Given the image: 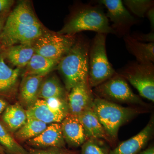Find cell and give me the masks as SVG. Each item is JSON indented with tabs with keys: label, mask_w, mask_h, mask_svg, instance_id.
<instances>
[{
	"label": "cell",
	"mask_w": 154,
	"mask_h": 154,
	"mask_svg": "<svg viewBox=\"0 0 154 154\" xmlns=\"http://www.w3.org/2000/svg\"><path fill=\"white\" fill-rule=\"evenodd\" d=\"M46 76L30 75L23 76L19 87V104L26 110L38 99V94L42 82Z\"/></svg>",
	"instance_id": "5bb4252c"
},
{
	"label": "cell",
	"mask_w": 154,
	"mask_h": 154,
	"mask_svg": "<svg viewBox=\"0 0 154 154\" xmlns=\"http://www.w3.org/2000/svg\"><path fill=\"white\" fill-rule=\"evenodd\" d=\"M45 77L39 88L38 99L45 100L52 97L67 99L68 92L64 85L62 84L56 76H51L46 78Z\"/></svg>",
	"instance_id": "603a6c76"
},
{
	"label": "cell",
	"mask_w": 154,
	"mask_h": 154,
	"mask_svg": "<svg viewBox=\"0 0 154 154\" xmlns=\"http://www.w3.org/2000/svg\"><path fill=\"white\" fill-rule=\"evenodd\" d=\"M118 73L136 89L142 97L154 102V63L131 62Z\"/></svg>",
	"instance_id": "5b68a950"
},
{
	"label": "cell",
	"mask_w": 154,
	"mask_h": 154,
	"mask_svg": "<svg viewBox=\"0 0 154 154\" xmlns=\"http://www.w3.org/2000/svg\"><path fill=\"white\" fill-rule=\"evenodd\" d=\"M44 100L47 105L53 110L68 114L69 107L67 99L60 97H52L45 99Z\"/></svg>",
	"instance_id": "83f0119b"
},
{
	"label": "cell",
	"mask_w": 154,
	"mask_h": 154,
	"mask_svg": "<svg viewBox=\"0 0 154 154\" xmlns=\"http://www.w3.org/2000/svg\"><path fill=\"white\" fill-rule=\"evenodd\" d=\"M59 61L45 57L35 52L25 67L22 77L30 75L46 76L57 68Z\"/></svg>",
	"instance_id": "7402d4cb"
},
{
	"label": "cell",
	"mask_w": 154,
	"mask_h": 154,
	"mask_svg": "<svg viewBox=\"0 0 154 154\" xmlns=\"http://www.w3.org/2000/svg\"><path fill=\"white\" fill-rule=\"evenodd\" d=\"M122 2L129 12L140 18L146 17L148 11L154 7V1L151 0H124Z\"/></svg>",
	"instance_id": "484cf974"
},
{
	"label": "cell",
	"mask_w": 154,
	"mask_h": 154,
	"mask_svg": "<svg viewBox=\"0 0 154 154\" xmlns=\"http://www.w3.org/2000/svg\"><path fill=\"white\" fill-rule=\"evenodd\" d=\"M107 34L96 33L90 44L88 82L91 88L106 82L117 73L107 57Z\"/></svg>",
	"instance_id": "277c9868"
},
{
	"label": "cell",
	"mask_w": 154,
	"mask_h": 154,
	"mask_svg": "<svg viewBox=\"0 0 154 154\" xmlns=\"http://www.w3.org/2000/svg\"><path fill=\"white\" fill-rule=\"evenodd\" d=\"M21 69L10 67L0 50V96L7 99L14 94L18 84Z\"/></svg>",
	"instance_id": "9a60e30c"
},
{
	"label": "cell",
	"mask_w": 154,
	"mask_h": 154,
	"mask_svg": "<svg viewBox=\"0 0 154 154\" xmlns=\"http://www.w3.org/2000/svg\"><path fill=\"white\" fill-rule=\"evenodd\" d=\"M90 44L88 37L77 36L74 44L58 64L57 69L68 93L78 83L88 78Z\"/></svg>",
	"instance_id": "6da1fadb"
},
{
	"label": "cell",
	"mask_w": 154,
	"mask_h": 154,
	"mask_svg": "<svg viewBox=\"0 0 154 154\" xmlns=\"http://www.w3.org/2000/svg\"><path fill=\"white\" fill-rule=\"evenodd\" d=\"M6 22L29 25H42L36 17L31 2L28 1L19 2L10 12Z\"/></svg>",
	"instance_id": "ffe728a7"
},
{
	"label": "cell",
	"mask_w": 154,
	"mask_h": 154,
	"mask_svg": "<svg viewBox=\"0 0 154 154\" xmlns=\"http://www.w3.org/2000/svg\"><path fill=\"white\" fill-rule=\"evenodd\" d=\"M27 119L26 110L19 102L9 105L0 115V121L12 134L24 125Z\"/></svg>",
	"instance_id": "d6986e66"
},
{
	"label": "cell",
	"mask_w": 154,
	"mask_h": 154,
	"mask_svg": "<svg viewBox=\"0 0 154 154\" xmlns=\"http://www.w3.org/2000/svg\"><path fill=\"white\" fill-rule=\"evenodd\" d=\"M0 50L6 61L20 69L26 67L35 53L31 44L18 45Z\"/></svg>",
	"instance_id": "ac0fdd59"
},
{
	"label": "cell",
	"mask_w": 154,
	"mask_h": 154,
	"mask_svg": "<svg viewBox=\"0 0 154 154\" xmlns=\"http://www.w3.org/2000/svg\"><path fill=\"white\" fill-rule=\"evenodd\" d=\"M27 142L31 146L44 149L50 148H63L66 145L60 123L49 124L38 136L27 141Z\"/></svg>",
	"instance_id": "7c38bea8"
},
{
	"label": "cell",
	"mask_w": 154,
	"mask_h": 154,
	"mask_svg": "<svg viewBox=\"0 0 154 154\" xmlns=\"http://www.w3.org/2000/svg\"><path fill=\"white\" fill-rule=\"evenodd\" d=\"M154 118L145 127L133 137L119 144L109 154H138L151 138L154 129Z\"/></svg>",
	"instance_id": "8fae6325"
},
{
	"label": "cell",
	"mask_w": 154,
	"mask_h": 154,
	"mask_svg": "<svg viewBox=\"0 0 154 154\" xmlns=\"http://www.w3.org/2000/svg\"><path fill=\"white\" fill-rule=\"evenodd\" d=\"M138 154H154V146H150L143 151L140 152Z\"/></svg>",
	"instance_id": "e575fe53"
},
{
	"label": "cell",
	"mask_w": 154,
	"mask_h": 154,
	"mask_svg": "<svg viewBox=\"0 0 154 154\" xmlns=\"http://www.w3.org/2000/svg\"><path fill=\"white\" fill-rule=\"evenodd\" d=\"M77 116L88 139H104L110 143L113 142L105 132L92 107L85 110Z\"/></svg>",
	"instance_id": "e0dca14e"
},
{
	"label": "cell",
	"mask_w": 154,
	"mask_h": 154,
	"mask_svg": "<svg viewBox=\"0 0 154 154\" xmlns=\"http://www.w3.org/2000/svg\"><path fill=\"white\" fill-rule=\"evenodd\" d=\"M76 38V35H61L48 30L36 38L32 45L36 53L60 60L73 45Z\"/></svg>",
	"instance_id": "8992f818"
},
{
	"label": "cell",
	"mask_w": 154,
	"mask_h": 154,
	"mask_svg": "<svg viewBox=\"0 0 154 154\" xmlns=\"http://www.w3.org/2000/svg\"><path fill=\"white\" fill-rule=\"evenodd\" d=\"M14 3V0H0V15H8Z\"/></svg>",
	"instance_id": "f546056e"
},
{
	"label": "cell",
	"mask_w": 154,
	"mask_h": 154,
	"mask_svg": "<svg viewBox=\"0 0 154 154\" xmlns=\"http://www.w3.org/2000/svg\"><path fill=\"white\" fill-rule=\"evenodd\" d=\"M85 31L115 35L102 5H80L57 33L61 35L73 36Z\"/></svg>",
	"instance_id": "7a4b0ae2"
},
{
	"label": "cell",
	"mask_w": 154,
	"mask_h": 154,
	"mask_svg": "<svg viewBox=\"0 0 154 154\" xmlns=\"http://www.w3.org/2000/svg\"><path fill=\"white\" fill-rule=\"evenodd\" d=\"M146 17L148 18L152 32H154V8H151L147 13Z\"/></svg>",
	"instance_id": "1f68e13d"
},
{
	"label": "cell",
	"mask_w": 154,
	"mask_h": 154,
	"mask_svg": "<svg viewBox=\"0 0 154 154\" xmlns=\"http://www.w3.org/2000/svg\"><path fill=\"white\" fill-rule=\"evenodd\" d=\"M92 108L112 142L117 140L122 125L145 112L138 108L123 107L98 96L94 98Z\"/></svg>",
	"instance_id": "3957f363"
},
{
	"label": "cell",
	"mask_w": 154,
	"mask_h": 154,
	"mask_svg": "<svg viewBox=\"0 0 154 154\" xmlns=\"http://www.w3.org/2000/svg\"><path fill=\"white\" fill-rule=\"evenodd\" d=\"M8 15H0V38L2 33L6 20Z\"/></svg>",
	"instance_id": "836d02e7"
},
{
	"label": "cell",
	"mask_w": 154,
	"mask_h": 154,
	"mask_svg": "<svg viewBox=\"0 0 154 154\" xmlns=\"http://www.w3.org/2000/svg\"><path fill=\"white\" fill-rule=\"evenodd\" d=\"M28 154H73V153L64 148H50L42 149L30 150Z\"/></svg>",
	"instance_id": "f1b7e54d"
},
{
	"label": "cell",
	"mask_w": 154,
	"mask_h": 154,
	"mask_svg": "<svg viewBox=\"0 0 154 154\" xmlns=\"http://www.w3.org/2000/svg\"><path fill=\"white\" fill-rule=\"evenodd\" d=\"M133 38L140 42H154V32H151L147 34L134 33L131 35Z\"/></svg>",
	"instance_id": "4dcf8cb0"
},
{
	"label": "cell",
	"mask_w": 154,
	"mask_h": 154,
	"mask_svg": "<svg viewBox=\"0 0 154 154\" xmlns=\"http://www.w3.org/2000/svg\"><path fill=\"white\" fill-rule=\"evenodd\" d=\"M47 124L33 118H28L24 125L14 133L15 139L17 141H27L38 136L46 129Z\"/></svg>",
	"instance_id": "cb8c5ba5"
},
{
	"label": "cell",
	"mask_w": 154,
	"mask_h": 154,
	"mask_svg": "<svg viewBox=\"0 0 154 154\" xmlns=\"http://www.w3.org/2000/svg\"><path fill=\"white\" fill-rule=\"evenodd\" d=\"M96 2L105 6L107 9L106 16L112 23L111 27L115 32V35L123 37L129 34L131 28L137 21L122 1L100 0Z\"/></svg>",
	"instance_id": "9c48e42d"
},
{
	"label": "cell",
	"mask_w": 154,
	"mask_h": 154,
	"mask_svg": "<svg viewBox=\"0 0 154 154\" xmlns=\"http://www.w3.org/2000/svg\"><path fill=\"white\" fill-rule=\"evenodd\" d=\"M95 92L98 97L110 102L141 105L144 104L139 96L134 93L126 80L117 72L95 88Z\"/></svg>",
	"instance_id": "52a82bcc"
},
{
	"label": "cell",
	"mask_w": 154,
	"mask_h": 154,
	"mask_svg": "<svg viewBox=\"0 0 154 154\" xmlns=\"http://www.w3.org/2000/svg\"><path fill=\"white\" fill-rule=\"evenodd\" d=\"M0 121V145L10 154H28L14 136Z\"/></svg>",
	"instance_id": "d4e9b609"
},
{
	"label": "cell",
	"mask_w": 154,
	"mask_h": 154,
	"mask_svg": "<svg viewBox=\"0 0 154 154\" xmlns=\"http://www.w3.org/2000/svg\"><path fill=\"white\" fill-rule=\"evenodd\" d=\"M128 51L142 63L154 62V42L144 43L133 38L130 34L123 37Z\"/></svg>",
	"instance_id": "44dd1931"
},
{
	"label": "cell",
	"mask_w": 154,
	"mask_h": 154,
	"mask_svg": "<svg viewBox=\"0 0 154 154\" xmlns=\"http://www.w3.org/2000/svg\"><path fill=\"white\" fill-rule=\"evenodd\" d=\"M61 128L66 143L70 146H82L88 139L78 116L69 113L61 122Z\"/></svg>",
	"instance_id": "4fadbf2b"
},
{
	"label": "cell",
	"mask_w": 154,
	"mask_h": 154,
	"mask_svg": "<svg viewBox=\"0 0 154 154\" xmlns=\"http://www.w3.org/2000/svg\"><path fill=\"white\" fill-rule=\"evenodd\" d=\"M0 154H6L5 149L1 145H0Z\"/></svg>",
	"instance_id": "d590c367"
},
{
	"label": "cell",
	"mask_w": 154,
	"mask_h": 154,
	"mask_svg": "<svg viewBox=\"0 0 154 154\" xmlns=\"http://www.w3.org/2000/svg\"><path fill=\"white\" fill-rule=\"evenodd\" d=\"M43 25L6 23L0 38V49L13 45L31 44L47 31Z\"/></svg>",
	"instance_id": "ba28073f"
},
{
	"label": "cell",
	"mask_w": 154,
	"mask_h": 154,
	"mask_svg": "<svg viewBox=\"0 0 154 154\" xmlns=\"http://www.w3.org/2000/svg\"><path fill=\"white\" fill-rule=\"evenodd\" d=\"M88 79L80 82L71 89L68 95L69 113L78 116L93 107L94 97Z\"/></svg>",
	"instance_id": "30bf717a"
},
{
	"label": "cell",
	"mask_w": 154,
	"mask_h": 154,
	"mask_svg": "<svg viewBox=\"0 0 154 154\" xmlns=\"http://www.w3.org/2000/svg\"><path fill=\"white\" fill-rule=\"evenodd\" d=\"M108 147L101 139L89 138L82 146L81 154H109Z\"/></svg>",
	"instance_id": "4316f807"
},
{
	"label": "cell",
	"mask_w": 154,
	"mask_h": 154,
	"mask_svg": "<svg viewBox=\"0 0 154 154\" xmlns=\"http://www.w3.org/2000/svg\"><path fill=\"white\" fill-rule=\"evenodd\" d=\"M9 105L7 99L0 96V115L4 112Z\"/></svg>",
	"instance_id": "d6a6232c"
},
{
	"label": "cell",
	"mask_w": 154,
	"mask_h": 154,
	"mask_svg": "<svg viewBox=\"0 0 154 154\" xmlns=\"http://www.w3.org/2000/svg\"><path fill=\"white\" fill-rule=\"evenodd\" d=\"M28 118H33L47 124L61 123L67 113L53 110L43 99H38L26 110Z\"/></svg>",
	"instance_id": "2e32d148"
}]
</instances>
